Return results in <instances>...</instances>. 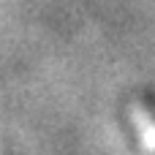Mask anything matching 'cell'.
Returning <instances> with one entry per match:
<instances>
[{"label": "cell", "instance_id": "obj_1", "mask_svg": "<svg viewBox=\"0 0 155 155\" xmlns=\"http://www.w3.org/2000/svg\"><path fill=\"white\" fill-rule=\"evenodd\" d=\"M131 120L136 123V128H139L144 144H147L150 150H155V120H153V114H147L142 106H131Z\"/></svg>", "mask_w": 155, "mask_h": 155}]
</instances>
